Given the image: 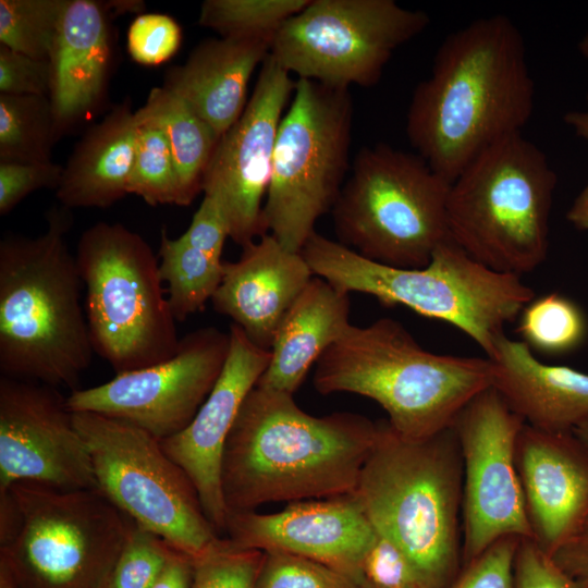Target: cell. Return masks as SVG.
<instances>
[{
  "label": "cell",
  "instance_id": "32",
  "mask_svg": "<svg viewBox=\"0 0 588 588\" xmlns=\"http://www.w3.org/2000/svg\"><path fill=\"white\" fill-rule=\"evenodd\" d=\"M310 0H206L198 24L221 37L272 38L280 27Z\"/></svg>",
  "mask_w": 588,
  "mask_h": 588
},
{
  "label": "cell",
  "instance_id": "33",
  "mask_svg": "<svg viewBox=\"0 0 588 588\" xmlns=\"http://www.w3.org/2000/svg\"><path fill=\"white\" fill-rule=\"evenodd\" d=\"M66 0H0V45L49 61Z\"/></svg>",
  "mask_w": 588,
  "mask_h": 588
},
{
  "label": "cell",
  "instance_id": "10",
  "mask_svg": "<svg viewBox=\"0 0 588 588\" xmlns=\"http://www.w3.org/2000/svg\"><path fill=\"white\" fill-rule=\"evenodd\" d=\"M353 113L348 88L296 81L279 125L264 205L267 233L292 252L301 253L345 183Z\"/></svg>",
  "mask_w": 588,
  "mask_h": 588
},
{
  "label": "cell",
  "instance_id": "1",
  "mask_svg": "<svg viewBox=\"0 0 588 588\" xmlns=\"http://www.w3.org/2000/svg\"><path fill=\"white\" fill-rule=\"evenodd\" d=\"M535 83L517 25L504 14L477 19L448 35L429 76L412 96V147L452 184L487 148L530 120Z\"/></svg>",
  "mask_w": 588,
  "mask_h": 588
},
{
  "label": "cell",
  "instance_id": "20",
  "mask_svg": "<svg viewBox=\"0 0 588 588\" xmlns=\"http://www.w3.org/2000/svg\"><path fill=\"white\" fill-rule=\"evenodd\" d=\"M142 1L66 0L49 57L50 94L60 136L102 105L113 60L111 13Z\"/></svg>",
  "mask_w": 588,
  "mask_h": 588
},
{
  "label": "cell",
  "instance_id": "34",
  "mask_svg": "<svg viewBox=\"0 0 588 588\" xmlns=\"http://www.w3.org/2000/svg\"><path fill=\"white\" fill-rule=\"evenodd\" d=\"M172 550L160 536L133 522L105 588H150Z\"/></svg>",
  "mask_w": 588,
  "mask_h": 588
},
{
  "label": "cell",
  "instance_id": "27",
  "mask_svg": "<svg viewBox=\"0 0 588 588\" xmlns=\"http://www.w3.org/2000/svg\"><path fill=\"white\" fill-rule=\"evenodd\" d=\"M137 114L163 131L181 180L185 206L203 192V181L220 137L180 97L162 87L150 90Z\"/></svg>",
  "mask_w": 588,
  "mask_h": 588
},
{
  "label": "cell",
  "instance_id": "43",
  "mask_svg": "<svg viewBox=\"0 0 588 588\" xmlns=\"http://www.w3.org/2000/svg\"><path fill=\"white\" fill-rule=\"evenodd\" d=\"M181 237L196 247L222 257L223 246L229 237V228L220 207L213 199L204 196L189 226Z\"/></svg>",
  "mask_w": 588,
  "mask_h": 588
},
{
  "label": "cell",
  "instance_id": "18",
  "mask_svg": "<svg viewBox=\"0 0 588 588\" xmlns=\"http://www.w3.org/2000/svg\"><path fill=\"white\" fill-rule=\"evenodd\" d=\"M226 538L260 551L323 563L362 586L360 565L376 531L352 494L289 503L282 511L228 514Z\"/></svg>",
  "mask_w": 588,
  "mask_h": 588
},
{
  "label": "cell",
  "instance_id": "50",
  "mask_svg": "<svg viewBox=\"0 0 588 588\" xmlns=\"http://www.w3.org/2000/svg\"><path fill=\"white\" fill-rule=\"evenodd\" d=\"M578 50L580 51L581 56L588 60V33L584 36V38L578 44Z\"/></svg>",
  "mask_w": 588,
  "mask_h": 588
},
{
  "label": "cell",
  "instance_id": "36",
  "mask_svg": "<svg viewBox=\"0 0 588 588\" xmlns=\"http://www.w3.org/2000/svg\"><path fill=\"white\" fill-rule=\"evenodd\" d=\"M254 588H360L345 574L284 551H262Z\"/></svg>",
  "mask_w": 588,
  "mask_h": 588
},
{
  "label": "cell",
  "instance_id": "21",
  "mask_svg": "<svg viewBox=\"0 0 588 588\" xmlns=\"http://www.w3.org/2000/svg\"><path fill=\"white\" fill-rule=\"evenodd\" d=\"M516 464L532 540L550 555L588 514V450L573 432L525 424Z\"/></svg>",
  "mask_w": 588,
  "mask_h": 588
},
{
  "label": "cell",
  "instance_id": "14",
  "mask_svg": "<svg viewBox=\"0 0 588 588\" xmlns=\"http://www.w3.org/2000/svg\"><path fill=\"white\" fill-rule=\"evenodd\" d=\"M524 425L490 387L452 426L463 462L462 566L501 538L532 539L516 464Z\"/></svg>",
  "mask_w": 588,
  "mask_h": 588
},
{
  "label": "cell",
  "instance_id": "47",
  "mask_svg": "<svg viewBox=\"0 0 588 588\" xmlns=\"http://www.w3.org/2000/svg\"><path fill=\"white\" fill-rule=\"evenodd\" d=\"M564 121L574 130L575 134L588 142V95L586 108L581 111H571L564 115Z\"/></svg>",
  "mask_w": 588,
  "mask_h": 588
},
{
  "label": "cell",
  "instance_id": "42",
  "mask_svg": "<svg viewBox=\"0 0 588 588\" xmlns=\"http://www.w3.org/2000/svg\"><path fill=\"white\" fill-rule=\"evenodd\" d=\"M50 63L0 45V94L48 96Z\"/></svg>",
  "mask_w": 588,
  "mask_h": 588
},
{
  "label": "cell",
  "instance_id": "13",
  "mask_svg": "<svg viewBox=\"0 0 588 588\" xmlns=\"http://www.w3.org/2000/svg\"><path fill=\"white\" fill-rule=\"evenodd\" d=\"M429 23L425 11L394 0H310L275 33L270 56L298 78L369 87L393 53Z\"/></svg>",
  "mask_w": 588,
  "mask_h": 588
},
{
  "label": "cell",
  "instance_id": "7",
  "mask_svg": "<svg viewBox=\"0 0 588 588\" xmlns=\"http://www.w3.org/2000/svg\"><path fill=\"white\" fill-rule=\"evenodd\" d=\"M556 182L546 154L522 133L499 140L452 182L450 238L494 271L535 270L549 249Z\"/></svg>",
  "mask_w": 588,
  "mask_h": 588
},
{
  "label": "cell",
  "instance_id": "5",
  "mask_svg": "<svg viewBox=\"0 0 588 588\" xmlns=\"http://www.w3.org/2000/svg\"><path fill=\"white\" fill-rule=\"evenodd\" d=\"M491 383L489 358L426 351L392 318L350 324L318 359L314 373L319 393L369 397L387 412L394 431L414 440L451 428Z\"/></svg>",
  "mask_w": 588,
  "mask_h": 588
},
{
  "label": "cell",
  "instance_id": "4",
  "mask_svg": "<svg viewBox=\"0 0 588 588\" xmlns=\"http://www.w3.org/2000/svg\"><path fill=\"white\" fill-rule=\"evenodd\" d=\"M375 531L412 561L427 588H448L462 568L463 462L453 427L425 439L378 422L352 493Z\"/></svg>",
  "mask_w": 588,
  "mask_h": 588
},
{
  "label": "cell",
  "instance_id": "12",
  "mask_svg": "<svg viewBox=\"0 0 588 588\" xmlns=\"http://www.w3.org/2000/svg\"><path fill=\"white\" fill-rule=\"evenodd\" d=\"M97 489L133 522L193 559L219 534L185 471L147 431L95 413H73Z\"/></svg>",
  "mask_w": 588,
  "mask_h": 588
},
{
  "label": "cell",
  "instance_id": "44",
  "mask_svg": "<svg viewBox=\"0 0 588 588\" xmlns=\"http://www.w3.org/2000/svg\"><path fill=\"white\" fill-rule=\"evenodd\" d=\"M550 556L565 574L588 587V514Z\"/></svg>",
  "mask_w": 588,
  "mask_h": 588
},
{
  "label": "cell",
  "instance_id": "8",
  "mask_svg": "<svg viewBox=\"0 0 588 588\" xmlns=\"http://www.w3.org/2000/svg\"><path fill=\"white\" fill-rule=\"evenodd\" d=\"M75 258L94 353L117 373L176 353L181 339L159 261L138 233L119 222H97L82 233Z\"/></svg>",
  "mask_w": 588,
  "mask_h": 588
},
{
  "label": "cell",
  "instance_id": "26",
  "mask_svg": "<svg viewBox=\"0 0 588 588\" xmlns=\"http://www.w3.org/2000/svg\"><path fill=\"white\" fill-rule=\"evenodd\" d=\"M137 120L130 99L114 106L76 143L56 195L65 208H107L127 195Z\"/></svg>",
  "mask_w": 588,
  "mask_h": 588
},
{
  "label": "cell",
  "instance_id": "29",
  "mask_svg": "<svg viewBox=\"0 0 588 588\" xmlns=\"http://www.w3.org/2000/svg\"><path fill=\"white\" fill-rule=\"evenodd\" d=\"M60 137L48 96L0 94V161L50 162Z\"/></svg>",
  "mask_w": 588,
  "mask_h": 588
},
{
  "label": "cell",
  "instance_id": "41",
  "mask_svg": "<svg viewBox=\"0 0 588 588\" xmlns=\"http://www.w3.org/2000/svg\"><path fill=\"white\" fill-rule=\"evenodd\" d=\"M514 588H588L565 574L532 539H520L514 561Z\"/></svg>",
  "mask_w": 588,
  "mask_h": 588
},
{
  "label": "cell",
  "instance_id": "16",
  "mask_svg": "<svg viewBox=\"0 0 588 588\" xmlns=\"http://www.w3.org/2000/svg\"><path fill=\"white\" fill-rule=\"evenodd\" d=\"M296 81L270 54L237 121L220 137L203 181L220 207L229 237L242 247L267 230V196L278 130Z\"/></svg>",
  "mask_w": 588,
  "mask_h": 588
},
{
  "label": "cell",
  "instance_id": "28",
  "mask_svg": "<svg viewBox=\"0 0 588 588\" xmlns=\"http://www.w3.org/2000/svg\"><path fill=\"white\" fill-rule=\"evenodd\" d=\"M159 272L176 321L204 309L222 279L223 262L181 236L171 238L166 229L160 236Z\"/></svg>",
  "mask_w": 588,
  "mask_h": 588
},
{
  "label": "cell",
  "instance_id": "51",
  "mask_svg": "<svg viewBox=\"0 0 588 588\" xmlns=\"http://www.w3.org/2000/svg\"><path fill=\"white\" fill-rule=\"evenodd\" d=\"M360 588H369V587H367V586H362Z\"/></svg>",
  "mask_w": 588,
  "mask_h": 588
},
{
  "label": "cell",
  "instance_id": "31",
  "mask_svg": "<svg viewBox=\"0 0 588 588\" xmlns=\"http://www.w3.org/2000/svg\"><path fill=\"white\" fill-rule=\"evenodd\" d=\"M518 316L523 342L537 352L563 354L574 350L585 338L586 321L581 310L558 293L534 297Z\"/></svg>",
  "mask_w": 588,
  "mask_h": 588
},
{
  "label": "cell",
  "instance_id": "25",
  "mask_svg": "<svg viewBox=\"0 0 588 588\" xmlns=\"http://www.w3.org/2000/svg\"><path fill=\"white\" fill-rule=\"evenodd\" d=\"M350 296L314 275L280 322L256 385L294 395L310 367L351 324Z\"/></svg>",
  "mask_w": 588,
  "mask_h": 588
},
{
  "label": "cell",
  "instance_id": "17",
  "mask_svg": "<svg viewBox=\"0 0 588 588\" xmlns=\"http://www.w3.org/2000/svg\"><path fill=\"white\" fill-rule=\"evenodd\" d=\"M97 489L87 445L54 387L1 376L0 491L15 483Z\"/></svg>",
  "mask_w": 588,
  "mask_h": 588
},
{
  "label": "cell",
  "instance_id": "40",
  "mask_svg": "<svg viewBox=\"0 0 588 588\" xmlns=\"http://www.w3.org/2000/svg\"><path fill=\"white\" fill-rule=\"evenodd\" d=\"M63 168L52 161H0V215L5 216L26 196L40 188L59 187Z\"/></svg>",
  "mask_w": 588,
  "mask_h": 588
},
{
  "label": "cell",
  "instance_id": "11",
  "mask_svg": "<svg viewBox=\"0 0 588 588\" xmlns=\"http://www.w3.org/2000/svg\"><path fill=\"white\" fill-rule=\"evenodd\" d=\"M9 489L20 525L0 561L16 588H105L133 520L98 489Z\"/></svg>",
  "mask_w": 588,
  "mask_h": 588
},
{
  "label": "cell",
  "instance_id": "45",
  "mask_svg": "<svg viewBox=\"0 0 588 588\" xmlns=\"http://www.w3.org/2000/svg\"><path fill=\"white\" fill-rule=\"evenodd\" d=\"M194 559L173 548L162 572L150 588H192Z\"/></svg>",
  "mask_w": 588,
  "mask_h": 588
},
{
  "label": "cell",
  "instance_id": "22",
  "mask_svg": "<svg viewBox=\"0 0 588 588\" xmlns=\"http://www.w3.org/2000/svg\"><path fill=\"white\" fill-rule=\"evenodd\" d=\"M236 261H224L211 303L257 346L270 350L283 317L315 275L302 253L267 233L242 247Z\"/></svg>",
  "mask_w": 588,
  "mask_h": 588
},
{
  "label": "cell",
  "instance_id": "35",
  "mask_svg": "<svg viewBox=\"0 0 588 588\" xmlns=\"http://www.w3.org/2000/svg\"><path fill=\"white\" fill-rule=\"evenodd\" d=\"M262 551L219 537L194 559L192 588H254Z\"/></svg>",
  "mask_w": 588,
  "mask_h": 588
},
{
  "label": "cell",
  "instance_id": "19",
  "mask_svg": "<svg viewBox=\"0 0 588 588\" xmlns=\"http://www.w3.org/2000/svg\"><path fill=\"white\" fill-rule=\"evenodd\" d=\"M229 334V355L213 389L182 431L160 441L191 479L218 534H225L229 514L221 490L224 445L242 403L271 359V351L255 345L238 326L232 323Z\"/></svg>",
  "mask_w": 588,
  "mask_h": 588
},
{
  "label": "cell",
  "instance_id": "2",
  "mask_svg": "<svg viewBox=\"0 0 588 588\" xmlns=\"http://www.w3.org/2000/svg\"><path fill=\"white\" fill-rule=\"evenodd\" d=\"M377 433L378 422L363 415L314 416L293 395L255 385L223 450L221 490L228 513L273 501L352 494Z\"/></svg>",
  "mask_w": 588,
  "mask_h": 588
},
{
  "label": "cell",
  "instance_id": "48",
  "mask_svg": "<svg viewBox=\"0 0 588 588\" xmlns=\"http://www.w3.org/2000/svg\"><path fill=\"white\" fill-rule=\"evenodd\" d=\"M0 588H16L7 565L1 561H0Z\"/></svg>",
  "mask_w": 588,
  "mask_h": 588
},
{
  "label": "cell",
  "instance_id": "49",
  "mask_svg": "<svg viewBox=\"0 0 588 588\" xmlns=\"http://www.w3.org/2000/svg\"><path fill=\"white\" fill-rule=\"evenodd\" d=\"M573 433L588 450V422L578 427L576 430L573 431Z\"/></svg>",
  "mask_w": 588,
  "mask_h": 588
},
{
  "label": "cell",
  "instance_id": "9",
  "mask_svg": "<svg viewBox=\"0 0 588 588\" xmlns=\"http://www.w3.org/2000/svg\"><path fill=\"white\" fill-rule=\"evenodd\" d=\"M331 210L338 242L397 268L428 265L450 237L451 183L418 155L387 144L362 148Z\"/></svg>",
  "mask_w": 588,
  "mask_h": 588
},
{
  "label": "cell",
  "instance_id": "6",
  "mask_svg": "<svg viewBox=\"0 0 588 588\" xmlns=\"http://www.w3.org/2000/svg\"><path fill=\"white\" fill-rule=\"evenodd\" d=\"M315 275L339 291L364 293L387 306L402 305L463 331L489 356L505 323L534 297L516 274L494 271L471 258L450 237L421 268L369 260L315 232L301 250Z\"/></svg>",
  "mask_w": 588,
  "mask_h": 588
},
{
  "label": "cell",
  "instance_id": "24",
  "mask_svg": "<svg viewBox=\"0 0 588 588\" xmlns=\"http://www.w3.org/2000/svg\"><path fill=\"white\" fill-rule=\"evenodd\" d=\"M272 38L229 36L199 42L168 69L163 87L180 97L221 137L247 105V86L270 54Z\"/></svg>",
  "mask_w": 588,
  "mask_h": 588
},
{
  "label": "cell",
  "instance_id": "30",
  "mask_svg": "<svg viewBox=\"0 0 588 588\" xmlns=\"http://www.w3.org/2000/svg\"><path fill=\"white\" fill-rule=\"evenodd\" d=\"M136 151L127 193L143 198L150 206H185L177 169L162 128L135 111Z\"/></svg>",
  "mask_w": 588,
  "mask_h": 588
},
{
  "label": "cell",
  "instance_id": "38",
  "mask_svg": "<svg viewBox=\"0 0 588 588\" xmlns=\"http://www.w3.org/2000/svg\"><path fill=\"white\" fill-rule=\"evenodd\" d=\"M360 575L362 586L369 588H427L405 553L377 532L363 558Z\"/></svg>",
  "mask_w": 588,
  "mask_h": 588
},
{
  "label": "cell",
  "instance_id": "46",
  "mask_svg": "<svg viewBox=\"0 0 588 588\" xmlns=\"http://www.w3.org/2000/svg\"><path fill=\"white\" fill-rule=\"evenodd\" d=\"M566 219L576 229L588 230V182L571 205Z\"/></svg>",
  "mask_w": 588,
  "mask_h": 588
},
{
  "label": "cell",
  "instance_id": "3",
  "mask_svg": "<svg viewBox=\"0 0 588 588\" xmlns=\"http://www.w3.org/2000/svg\"><path fill=\"white\" fill-rule=\"evenodd\" d=\"M36 237L0 242L1 376L75 390L94 350L83 284L66 234L70 209L51 208Z\"/></svg>",
  "mask_w": 588,
  "mask_h": 588
},
{
  "label": "cell",
  "instance_id": "37",
  "mask_svg": "<svg viewBox=\"0 0 588 588\" xmlns=\"http://www.w3.org/2000/svg\"><path fill=\"white\" fill-rule=\"evenodd\" d=\"M182 29L170 15L143 13L127 30V51L138 64L156 66L170 60L180 49Z\"/></svg>",
  "mask_w": 588,
  "mask_h": 588
},
{
  "label": "cell",
  "instance_id": "23",
  "mask_svg": "<svg viewBox=\"0 0 588 588\" xmlns=\"http://www.w3.org/2000/svg\"><path fill=\"white\" fill-rule=\"evenodd\" d=\"M491 387L526 425L573 432L588 422V373L540 362L523 342L499 336L487 356Z\"/></svg>",
  "mask_w": 588,
  "mask_h": 588
},
{
  "label": "cell",
  "instance_id": "15",
  "mask_svg": "<svg viewBox=\"0 0 588 588\" xmlns=\"http://www.w3.org/2000/svg\"><path fill=\"white\" fill-rule=\"evenodd\" d=\"M230 334L203 327L181 338L169 359L122 373L87 389L72 390V413H95L130 422L159 441L182 431L195 417L225 365Z\"/></svg>",
  "mask_w": 588,
  "mask_h": 588
},
{
  "label": "cell",
  "instance_id": "39",
  "mask_svg": "<svg viewBox=\"0 0 588 588\" xmlns=\"http://www.w3.org/2000/svg\"><path fill=\"white\" fill-rule=\"evenodd\" d=\"M520 538L504 537L462 566L448 588H514V561Z\"/></svg>",
  "mask_w": 588,
  "mask_h": 588
}]
</instances>
